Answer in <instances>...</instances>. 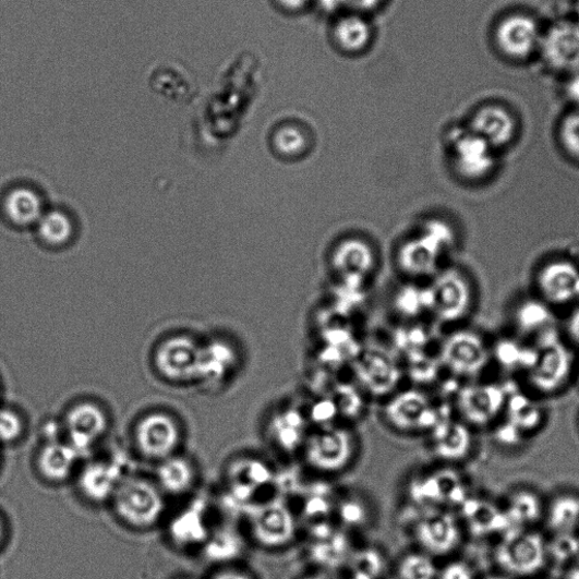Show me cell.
<instances>
[{
	"mask_svg": "<svg viewBox=\"0 0 579 579\" xmlns=\"http://www.w3.org/2000/svg\"><path fill=\"white\" fill-rule=\"evenodd\" d=\"M112 500L121 520L136 529L156 526L165 511V499L160 487L141 478H128L121 481Z\"/></svg>",
	"mask_w": 579,
	"mask_h": 579,
	"instance_id": "obj_1",
	"label": "cell"
},
{
	"mask_svg": "<svg viewBox=\"0 0 579 579\" xmlns=\"http://www.w3.org/2000/svg\"><path fill=\"white\" fill-rule=\"evenodd\" d=\"M495 557L505 572L529 577L543 568L547 558V544L536 532L508 530L496 548Z\"/></svg>",
	"mask_w": 579,
	"mask_h": 579,
	"instance_id": "obj_2",
	"label": "cell"
},
{
	"mask_svg": "<svg viewBox=\"0 0 579 579\" xmlns=\"http://www.w3.org/2000/svg\"><path fill=\"white\" fill-rule=\"evenodd\" d=\"M535 351L534 362L529 370V382L541 393L554 394L570 376L572 369L570 352L554 330L542 335Z\"/></svg>",
	"mask_w": 579,
	"mask_h": 579,
	"instance_id": "obj_3",
	"label": "cell"
},
{
	"mask_svg": "<svg viewBox=\"0 0 579 579\" xmlns=\"http://www.w3.org/2000/svg\"><path fill=\"white\" fill-rule=\"evenodd\" d=\"M302 448L313 468L323 472H337L350 463L354 443L348 431L325 425L309 435Z\"/></svg>",
	"mask_w": 579,
	"mask_h": 579,
	"instance_id": "obj_4",
	"label": "cell"
},
{
	"mask_svg": "<svg viewBox=\"0 0 579 579\" xmlns=\"http://www.w3.org/2000/svg\"><path fill=\"white\" fill-rule=\"evenodd\" d=\"M539 51L545 65L558 73L579 71V24L560 21L542 34Z\"/></svg>",
	"mask_w": 579,
	"mask_h": 579,
	"instance_id": "obj_5",
	"label": "cell"
},
{
	"mask_svg": "<svg viewBox=\"0 0 579 579\" xmlns=\"http://www.w3.org/2000/svg\"><path fill=\"white\" fill-rule=\"evenodd\" d=\"M250 527L255 541L265 547H282L295 536L291 510L278 500L258 505L250 511Z\"/></svg>",
	"mask_w": 579,
	"mask_h": 579,
	"instance_id": "obj_6",
	"label": "cell"
},
{
	"mask_svg": "<svg viewBox=\"0 0 579 579\" xmlns=\"http://www.w3.org/2000/svg\"><path fill=\"white\" fill-rule=\"evenodd\" d=\"M180 438L176 420L164 412L143 417L135 430L136 445L142 455L150 460L164 461L173 456Z\"/></svg>",
	"mask_w": 579,
	"mask_h": 579,
	"instance_id": "obj_7",
	"label": "cell"
},
{
	"mask_svg": "<svg viewBox=\"0 0 579 579\" xmlns=\"http://www.w3.org/2000/svg\"><path fill=\"white\" fill-rule=\"evenodd\" d=\"M386 420L396 431H433L441 422L437 411L426 396L417 390L396 395L385 409Z\"/></svg>",
	"mask_w": 579,
	"mask_h": 579,
	"instance_id": "obj_8",
	"label": "cell"
},
{
	"mask_svg": "<svg viewBox=\"0 0 579 579\" xmlns=\"http://www.w3.org/2000/svg\"><path fill=\"white\" fill-rule=\"evenodd\" d=\"M413 536L425 553L444 556L461 541V529L455 516L445 510H429L417 518Z\"/></svg>",
	"mask_w": 579,
	"mask_h": 579,
	"instance_id": "obj_9",
	"label": "cell"
},
{
	"mask_svg": "<svg viewBox=\"0 0 579 579\" xmlns=\"http://www.w3.org/2000/svg\"><path fill=\"white\" fill-rule=\"evenodd\" d=\"M540 299L548 306H567L579 300V266L568 260L545 263L536 274Z\"/></svg>",
	"mask_w": 579,
	"mask_h": 579,
	"instance_id": "obj_10",
	"label": "cell"
},
{
	"mask_svg": "<svg viewBox=\"0 0 579 579\" xmlns=\"http://www.w3.org/2000/svg\"><path fill=\"white\" fill-rule=\"evenodd\" d=\"M202 347L188 337L164 342L156 353V365L161 376L176 383L196 381Z\"/></svg>",
	"mask_w": 579,
	"mask_h": 579,
	"instance_id": "obj_11",
	"label": "cell"
},
{
	"mask_svg": "<svg viewBox=\"0 0 579 579\" xmlns=\"http://www.w3.org/2000/svg\"><path fill=\"white\" fill-rule=\"evenodd\" d=\"M491 352L479 334L460 331L453 335L443 351L447 367L460 376H475L490 362Z\"/></svg>",
	"mask_w": 579,
	"mask_h": 579,
	"instance_id": "obj_12",
	"label": "cell"
},
{
	"mask_svg": "<svg viewBox=\"0 0 579 579\" xmlns=\"http://www.w3.org/2000/svg\"><path fill=\"white\" fill-rule=\"evenodd\" d=\"M542 34L534 19L515 14L498 24L495 37L499 50L506 57L523 60L539 50Z\"/></svg>",
	"mask_w": 579,
	"mask_h": 579,
	"instance_id": "obj_13",
	"label": "cell"
},
{
	"mask_svg": "<svg viewBox=\"0 0 579 579\" xmlns=\"http://www.w3.org/2000/svg\"><path fill=\"white\" fill-rule=\"evenodd\" d=\"M508 395L496 384H474L462 388L457 405L463 418L471 424L485 425L493 422L505 409Z\"/></svg>",
	"mask_w": 579,
	"mask_h": 579,
	"instance_id": "obj_14",
	"label": "cell"
},
{
	"mask_svg": "<svg viewBox=\"0 0 579 579\" xmlns=\"http://www.w3.org/2000/svg\"><path fill=\"white\" fill-rule=\"evenodd\" d=\"M65 429L71 444L80 455L88 451L106 434V412L93 402H81L70 409Z\"/></svg>",
	"mask_w": 579,
	"mask_h": 579,
	"instance_id": "obj_15",
	"label": "cell"
},
{
	"mask_svg": "<svg viewBox=\"0 0 579 579\" xmlns=\"http://www.w3.org/2000/svg\"><path fill=\"white\" fill-rule=\"evenodd\" d=\"M495 149L470 130L455 143V165L460 174L471 181L490 177L496 168Z\"/></svg>",
	"mask_w": 579,
	"mask_h": 579,
	"instance_id": "obj_16",
	"label": "cell"
},
{
	"mask_svg": "<svg viewBox=\"0 0 579 579\" xmlns=\"http://www.w3.org/2000/svg\"><path fill=\"white\" fill-rule=\"evenodd\" d=\"M470 131L494 149H498L512 143L517 124L508 109L498 105H487L474 113Z\"/></svg>",
	"mask_w": 579,
	"mask_h": 579,
	"instance_id": "obj_17",
	"label": "cell"
},
{
	"mask_svg": "<svg viewBox=\"0 0 579 579\" xmlns=\"http://www.w3.org/2000/svg\"><path fill=\"white\" fill-rule=\"evenodd\" d=\"M307 420L300 410L285 408L273 415L268 424V438L276 448L291 454L306 442Z\"/></svg>",
	"mask_w": 579,
	"mask_h": 579,
	"instance_id": "obj_18",
	"label": "cell"
},
{
	"mask_svg": "<svg viewBox=\"0 0 579 579\" xmlns=\"http://www.w3.org/2000/svg\"><path fill=\"white\" fill-rule=\"evenodd\" d=\"M121 481L123 478L117 466L97 461L84 467L79 478V485L89 500L101 503L112 498Z\"/></svg>",
	"mask_w": 579,
	"mask_h": 579,
	"instance_id": "obj_19",
	"label": "cell"
},
{
	"mask_svg": "<svg viewBox=\"0 0 579 579\" xmlns=\"http://www.w3.org/2000/svg\"><path fill=\"white\" fill-rule=\"evenodd\" d=\"M80 456L71 444L52 441L39 453V472L48 481L63 482L72 475Z\"/></svg>",
	"mask_w": 579,
	"mask_h": 579,
	"instance_id": "obj_20",
	"label": "cell"
},
{
	"mask_svg": "<svg viewBox=\"0 0 579 579\" xmlns=\"http://www.w3.org/2000/svg\"><path fill=\"white\" fill-rule=\"evenodd\" d=\"M432 445L441 459L456 461L469 453L471 435L465 424L445 420L433 430Z\"/></svg>",
	"mask_w": 579,
	"mask_h": 579,
	"instance_id": "obj_21",
	"label": "cell"
},
{
	"mask_svg": "<svg viewBox=\"0 0 579 579\" xmlns=\"http://www.w3.org/2000/svg\"><path fill=\"white\" fill-rule=\"evenodd\" d=\"M273 472L261 460H242L231 469V484L238 500L245 502L252 498L256 491L273 481Z\"/></svg>",
	"mask_w": 579,
	"mask_h": 579,
	"instance_id": "obj_22",
	"label": "cell"
},
{
	"mask_svg": "<svg viewBox=\"0 0 579 579\" xmlns=\"http://www.w3.org/2000/svg\"><path fill=\"white\" fill-rule=\"evenodd\" d=\"M441 306L449 319L461 318L470 312L473 293L461 273H448L441 285Z\"/></svg>",
	"mask_w": 579,
	"mask_h": 579,
	"instance_id": "obj_23",
	"label": "cell"
},
{
	"mask_svg": "<svg viewBox=\"0 0 579 579\" xmlns=\"http://www.w3.org/2000/svg\"><path fill=\"white\" fill-rule=\"evenodd\" d=\"M4 207L9 219L19 227L37 226L45 215L43 198L27 188L13 190L7 196Z\"/></svg>",
	"mask_w": 579,
	"mask_h": 579,
	"instance_id": "obj_24",
	"label": "cell"
},
{
	"mask_svg": "<svg viewBox=\"0 0 579 579\" xmlns=\"http://www.w3.org/2000/svg\"><path fill=\"white\" fill-rule=\"evenodd\" d=\"M158 486L170 495L190 492L195 483L194 466L184 457L173 455L161 461L157 472Z\"/></svg>",
	"mask_w": 579,
	"mask_h": 579,
	"instance_id": "obj_25",
	"label": "cell"
},
{
	"mask_svg": "<svg viewBox=\"0 0 579 579\" xmlns=\"http://www.w3.org/2000/svg\"><path fill=\"white\" fill-rule=\"evenodd\" d=\"M463 514L471 532L478 536L508 531L505 511L490 502L468 500L465 503Z\"/></svg>",
	"mask_w": 579,
	"mask_h": 579,
	"instance_id": "obj_26",
	"label": "cell"
},
{
	"mask_svg": "<svg viewBox=\"0 0 579 579\" xmlns=\"http://www.w3.org/2000/svg\"><path fill=\"white\" fill-rule=\"evenodd\" d=\"M233 364L230 351L220 345H210L201 350L196 381L215 387L222 384Z\"/></svg>",
	"mask_w": 579,
	"mask_h": 579,
	"instance_id": "obj_27",
	"label": "cell"
},
{
	"mask_svg": "<svg viewBox=\"0 0 579 579\" xmlns=\"http://www.w3.org/2000/svg\"><path fill=\"white\" fill-rule=\"evenodd\" d=\"M514 318L517 329L524 335L539 334L541 338L554 330L553 312L541 299L524 300L517 307Z\"/></svg>",
	"mask_w": 579,
	"mask_h": 579,
	"instance_id": "obj_28",
	"label": "cell"
},
{
	"mask_svg": "<svg viewBox=\"0 0 579 579\" xmlns=\"http://www.w3.org/2000/svg\"><path fill=\"white\" fill-rule=\"evenodd\" d=\"M504 511L508 530H527L540 520L543 510L541 500L534 493L520 491L510 496Z\"/></svg>",
	"mask_w": 579,
	"mask_h": 579,
	"instance_id": "obj_29",
	"label": "cell"
},
{
	"mask_svg": "<svg viewBox=\"0 0 579 579\" xmlns=\"http://www.w3.org/2000/svg\"><path fill=\"white\" fill-rule=\"evenodd\" d=\"M358 376L365 388L378 395L391 391L400 379L394 364L382 359L363 361L359 364Z\"/></svg>",
	"mask_w": 579,
	"mask_h": 579,
	"instance_id": "obj_30",
	"label": "cell"
},
{
	"mask_svg": "<svg viewBox=\"0 0 579 579\" xmlns=\"http://www.w3.org/2000/svg\"><path fill=\"white\" fill-rule=\"evenodd\" d=\"M335 40L339 46L350 52H357L371 41V26L359 15L342 17L334 28Z\"/></svg>",
	"mask_w": 579,
	"mask_h": 579,
	"instance_id": "obj_31",
	"label": "cell"
},
{
	"mask_svg": "<svg viewBox=\"0 0 579 579\" xmlns=\"http://www.w3.org/2000/svg\"><path fill=\"white\" fill-rule=\"evenodd\" d=\"M546 523L556 534L574 533L579 524V497L564 495L553 500L546 512Z\"/></svg>",
	"mask_w": 579,
	"mask_h": 579,
	"instance_id": "obj_32",
	"label": "cell"
},
{
	"mask_svg": "<svg viewBox=\"0 0 579 579\" xmlns=\"http://www.w3.org/2000/svg\"><path fill=\"white\" fill-rule=\"evenodd\" d=\"M38 233L51 248H64L74 237V224L67 213L58 209L45 212L37 225Z\"/></svg>",
	"mask_w": 579,
	"mask_h": 579,
	"instance_id": "obj_33",
	"label": "cell"
},
{
	"mask_svg": "<svg viewBox=\"0 0 579 579\" xmlns=\"http://www.w3.org/2000/svg\"><path fill=\"white\" fill-rule=\"evenodd\" d=\"M505 408L508 412L509 424L520 433L533 431L541 422V411L524 395L512 394L507 399Z\"/></svg>",
	"mask_w": 579,
	"mask_h": 579,
	"instance_id": "obj_34",
	"label": "cell"
},
{
	"mask_svg": "<svg viewBox=\"0 0 579 579\" xmlns=\"http://www.w3.org/2000/svg\"><path fill=\"white\" fill-rule=\"evenodd\" d=\"M205 522L200 509L193 507L176 518L172 534L176 540L184 543H196L206 538Z\"/></svg>",
	"mask_w": 579,
	"mask_h": 579,
	"instance_id": "obj_35",
	"label": "cell"
},
{
	"mask_svg": "<svg viewBox=\"0 0 579 579\" xmlns=\"http://www.w3.org/2000/svg\"><path fill=\"white\" fill-rule=\"evenodd\" d=\"M437 574L433 559L425 554L407 555L398 568L400 579H436Z\"/></svg>",
	"mask_w": 579,
	"mask_h": 579,
	"instance_id": "obj_36",
	"label": "cell"
},
{
	"mask_svg": "<svg viewBox=\"0 0 579 579\" xmlns=\"http://www.w3.org/2000/svg\"><path fill=\"white\" fill-rule=\"evenodd\" d=\"M496 354L506 367H527L529 371L534 362L536 351L515 341L504 340L497 346Z\"/></svg>",
	"mask_w": 579,
	"mask_h": 579,
	"instance_id": "obj_37",
	"label": "cell"
},
{
	"mask_svg": "<svg viewBox=\"0 0 579 579\" xmlns=\"http://www.w3.org/2000/svg\"><path fill=\"white\" fill-rule=\"evenodd\" d=\"M558 138L566 155L579 162V108L564 117L558 130Z\"/></svg>",
	"mask_w": 579,
	"mask_h": 579,
	"instance_id": "obj_38",
	"label": "cell"
},
{
	"mask_svg": "<svg viewBox=\"0 0 579 579\" xmlns=\"http://www.w3.org/2000/svg\"><path fill=\"white\" fill-rule=\"evenodd\" d=\"M24 433L21 415L10 408H0V444H13Z\"/></svg>",
	"mask_w": 579,
	"mask_h": 579,
	"instance_id": "obj_39",
	"label": "cell"
},
{
	"mask_svg": "<svg viewBox=\"0 0 579 579\" xmlns=\"http://www.w3.org/2000/svg\"><path fill=\"white\" fill-rule=\"evenodd\" d=\"M547 555H552L558 562H567L578 557L579 539L574 533L556 534L552 545H547Z\"/></svg>",
	"mask_w": 579,
	"mask_h": 579,
	"instance_id": "obj_40",
	"label": "cell"
},
{
	"mask_svg": "<svg viewBox=\"0 0 579 579\" xmlns=\"http://www.w3.org/2000/svg\"><path fill=\"white\" fill-rule=\"evenodd\" d=\"M329 400L337 407L338 412L355 415L362 407L360 395L349 386H340L333 393Z\"/></svg>",
	"mask_w": 579,
	"mask_h": 579,
	"instance_id": "obj_41",
	"label": "cell"
},
{
	"mask_svg": "<svg viewBox=\"0 0 579 579\" xmlns=\"http://www.w3.org/2000/svg\"><path fill=\"white\" fill-rule=\"evenodd\" d=\"M208 547V555L216 560H229L234 558L239 553L237 540L232 534L224 533L217 536Z\"/></svg>",
	"mask_w": 579,
	"mask_h": 579,
	"instance_id": "obj_42",
	"label": "cell"
},
{
	"mask_svg": "<svg viewBox=\"0 0 579 579\" xmlns=\"http://www.w3.org/2000/svg\"><path fill=\"white\" fill-rule=\"evenodd\" d=\"M353 568L358 578L372 579L382 569V562L374 552H364L353 558Z\"/></svg>",
	"mask_w": 579,
	"mask_h": 579,
	"instance_id": "obj_43",
	"label": "cell"
},
{
	"mask_svg": "<svg viewBox=\"0 0 579 579\" xmlns=\"http://www.w3.org/2000/svg\"><path fill=\"white\" fill-rule=\"evenodd\" d=\"M438 579H474L472 568L463 562H453L446 565L438 574Z\"/></svg>",
	"mask_w": 579,
	"mask_h": 579,
	"instance_id": "obj_44",
	"label": "cell"
},
{
	"mask_svg": "<svg viewBox=\"0 0 579 579\" xmlns=\"http://www.w3.org/2000/svg\"><path fill=\"white\" fill-rule=\"evenodd\" d=\"M338 413L337 407L329 400H322L315 403L311 411V418L313 421L322 424L323 426L328 425L327 422Z\"/></svg>",
	"mask_w": 579,
	"mask_h": 579,
	"instance_id": "obj_45",
	"label": "cell"
},
{
	"mask_svg": "<svg viewBox=\"0 0 579 579\" xmlns=\"http://www.w3.org/2000/svg\"><path fill=\"white\" fill-rule=\"evenodd\" d=\"M365 511L357 500H347L341 507V517L349 524H360Z\"/></svg>",
	"mask_w": 579,
	"mask_h": 579,
	"instance_id": "obj_46",
	"label": "cell"
},
{
	"mask_svg": "<svg viewBox=\"0 0 579 579\" xmlns=\"http://www.w3.org/2000/svg\"><path fill=\"white\" fill-rule=\"evenodd\" d=\"M565 93L568 100L579 108V71L569 75Z\"/></svg>",
	"mask_w": 579,
	"mask_h": 579,
	"instance_id": "obj_47",
	"label": "cell"
},
{
	"mask_svg": "<svg viewBox=\"0 0 579 579\" xmlns=\"http://www.w3.org/2000/svg\"><path fill=\"white\" fill-rule=\"evenodd\" d=\"M568 331L571 339L579 345V304L569 317Z\"/></svg>",
	"mask_w": 579,
	"mask_h": 579,
	"instance_id": "obj_48",
	"label": "cell"
},
{
	"mask_svg": "<svg viewBox=\"0 0 579 579\" xmlns=\"http://www.w3.org/2000/svg\"><path fill=\"white\" fill-rule=\"evenodd\" d=\"M383 0H349V5L358 11H371L376 9Z\"/></svg>",
	"mask_w": 579,
	"mask_h": 579,
	"instance_id": "obj_49",
	"label": "cell"
},
{
	"mask_svg": "<svg viewBox=\"0 0 579 579\" xmlns=\"http://www.w3.org/2000/svg\"><path fill=\"white\" fill-rule=\"evenodd\" d=\"M278 2L286 10L297 12L309 7L312 0H278Z\"/></svg>",
	"mask_w": 579,
	"mask_h": 579,
	"instance_id": "obj_50",
	"label": "cell"
},
{
	"mask_svg": "<svg viewBox=\"0 0 579 579\" xmlns=\"http://www.w3.org/2000/svg\"><path fill=\"white\" fill-rule=\"evenodd\" d=\"M318 2L327 12H335L349 5V0H318Z\"/></svg>",
	"mask_w": 579,
	"mask_h": 579,
	"instance_id": "obj_51",
	"label": "cell"
},
{
	"mask_svg": "<svg viewBox=\"0 0 579 579\" xmlns=\"http://www.w3.org/2000/svg\"><path fill=\"white\" fill-rule=\"evenodd\" d=\"M212 579H252V577L240 570L228 569L217 574Z\"/></svg>",
	"mask_w": 579,
	"mask_h": 579,
	"instance_id": "obj_52",
	"label": "cell"
},
{
	"mask_svg": "<svg viewBox=\"0 0 579 579\" xmlns=\"http://www.w3.org/2000/svg\"><path fill=\"white\" fill-rule=\"evenodd\" d=\"M4 540H5V526H4L3 518L0 517V546H2Z\"/></svg>",
	"mask_w": 579,
	"mask_h": 579,
	"instance_id": "obj_53",
	"label": "cell"
},
{
	"mask_svg": "<svg viewBox=\"0 0 579 579\" xmlns=\"http://www.w3.org/2000/svg\"><path fill=\"white\" fill-rule=\"evenodd\" d=\"M303 579H334V578L328 577L326 575H313V576H309V577L303 578Z\"/></svg>",
	"mask_w": 579,
	"mask_h": 579,
	"instance_id": "obj_54",
	"label": "cell"
},
{
	"mask_svg": "<svg viewBox=\"0 0 579 579\" xmlns=\"http://www.w3.org/2000/svg\"><path fill=\"white\" fill-rule=\"evenodd\" d=\"M576 16H577V23L579 24V0L577 2V5H576Z\"/></svg>",
	"mask_w": 579,
	"mask_h": 579,
	"instance_id": "obj_55",
	"label": "cell"
},
{
	"mask_svg": "<svg viewBox=\"0 0 579 579\" xmlns=\"http://www.w3.org/2000/svg\"><path fill=\"white\" fill-rule=\"evenodd\" d=\"M485 579H509V578L503 577V576H492V577H487Z\"/></svg>",
	"mask_w": 579,
	"mask_h": 579,
	"instance_id": "obj_56",
	"label": "cell"
}]
</instances>
